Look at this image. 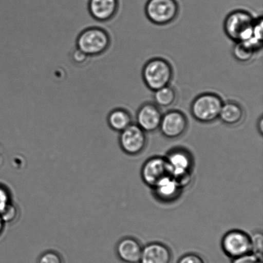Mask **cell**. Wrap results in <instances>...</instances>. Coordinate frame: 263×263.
I'll use <instances>...</instances> for the list:
<instances>
[{
  "mask_svg": "<svg viewBox=\"0 0 263 263\" xmlns=\"http://www.w3.org/2000/svg\"><path fill=\"white\" fill-rule=\"evenodd\" d=\"M174 77V69L166 59L156 58L144 64L142 70L144 84L152 91L170 86Z\"/></svg>",
  "mask_w": 263,
  "mask_h": 263,
  "instance_id": "6da1fadb",
  "label": "cell"
},
{
  "mask_svg": "<svg viewBox=\"0 0 263 263\" xmlns=\"http://www.w3.org/2000/svg\"><path fill=\"white\" fill-rule=\"evenodd\" d=\"M255 22L256 19L246 10H234L227 15L224 30L228 37L234 42H246L252 37Z\"/></svg>",
  "mask_w": 263,
  "mask_h": 263,
  "instance_id": "7a4b0ae2",
  "label": "cell"
},
{
  "mask_svg": "<svg viewBox=\"0 0 263 263\" xmlns=\"http://www.w3.org/2000/svg\"><path fill=\"white\" fill-rule=\"evenodd\" d=\"M223 104V100L219 95L205 92L193 100L190 107L191 114L198 122L213 123L218 119Z\"/></svg>",
  "mask_w": 263,
  "mask_h": 263,
  "instance_id": "3957f363",
  "label": "cell"
},
{
  "mask_svg": "<svg viewBox=\"0 0 263 263\" xmlns=\"http://www.w3.org/2000/svg\"><path fill=\"white\" fill-rule=\"evenodd\" d=\"M110 36L99 27H91L82 31L77 39V48L87 56L101 55L109 48Z\"/></svg>",
  "mask_w": 263,
  "mask_h": 263,
  "instance_id": "277c9868",
  "label": "cell"
},
{
  "mask_svg": "<svg viewBox=\"0 0 263 263\" xmlns=\"http://www.w3.org/2000/svg\"><path fill=\"white\" fill-rule=\"evenodd\" d=\"M166 159L173 177L184 189L190 184L192 179L193 159L192 154L184 148L172 149Z\"/></svg>",
  "mask_w": 263,
  "mask_h": 263,
  "instance_id": "5b68a950",
  "label": "cell"
},
{
  "mask_svg": "<svg viewBox=\"0 0 263 263\" xmlns=\"http://www.w3.org/2000/svg\"><path fill=\"white\" fill-rule=\"evenodd\" d=\"M144 12L149 22L157 25H166L176 19L179 7L176 0H148Z\"/></svg>",
  "mask_w": 263,
  "mask_h": 263,
  "instance_id": "8992f818",
  "label": "cell"
},
{
  "mask_svg": "<svg viewBox=\"0 0 263 263\" xmlns=\"http://www.w3.org/2000/svg\"><path fill=\"white\" fill-rule=\"evenodd\" d=\"M221 246L224 253L232 259L252 253L251 235L239 229L224 234Z\"/></svg>",
  "mask_w": 263,
  "mask_h": 263,
  "instance_id": "52a82bcc",
  "label": "cell"
},
{
  "mask_svg": "<svg viewBox=\"0 0 263 263\" xmlns=\"http://www.w3.org/2000/svg\"><path fill=\"white\" fill-rule=\"evenodd\" d=\"M119 142L121 148L126 154L138 156L146 148V133L139 126L132 123L124 130L121 132Z\"/></svg>",
  "mask_w": 263,
  "mask_h": 263,
  "instance_id": "ba28073f",
  "label": "cell"
},
{
  "mask_svg": "<svg viewBox=\"0 0 263 263\" xmlns=\"http://www.w3.org/2000/svg\"><path fill=\"white\" fill-rule=\"evenodd\" d=\"M170 175H172L171 172L164 157H152L146 160L141 170V176L144 184L151 188Z\"/></svg>",
  "mask_w": 263,
  "mask_h": 263,
  "instance_id": "9c48e42d",
  "label": "cell"
},
{
  "mask_svg": "<svg viewBox=\"0 0 263 263\" xmlns=\"http://www.w3.org/2000/svg\"><path fill=\"white\" fill-rule=\"evenodd\" d=\"M187 127L186 116L180 110H171L162 115L159 129L165 138L175 139L184 135Z\"/></svg>",
  "mask_w": 263,
  "mask_h": 263,
  "instance_id": "30bf717a",
  "label": "cell"
},
{
  "mask_svg": "<svg viewBox=\"0 0 263 263\" xmlns=\"http://www.w3.org/2000/svg\"><path fill=\"white\" fill-rule=\"evenodd\" d=\"M162 117L160 107L153 103L147 102L137 112L136 125L146 133H154L159 129Z\"/></svg>",
  "mask_w": 263,
  "mask_h": 263,
  "instance_id": "8fae6325",
  "label": "cell"
},
{
  "mask_svg": "<svg viewBox=\"0 0 263 263\" xmlns=\"http://www.w3.org/2000/svg\"><path fill=\"white\" fill-rule=\"evenodd\" d=\"M152 189L157 199L164 203H170L177 200L183 190L172 175L164 178Z\"/></svg>",
  "mask_w": 263,
  "mask_h": 263,
  "instance_id": "7c38bea8",
  "label": "cell"
},
{
  "mask_svg": "<svg viewBox=\"0 0 263 263\" xmlns=\"http://www.w3.org/2000/svg\"><path fill=\"white\" fill-rule=\"evenodd\" d=\"M172 258L168 247L160 242H152L143 247L139 263H170Z\"/></svg>",
  "mask_w": 263,
  "mask_h": 263,
  "instance_id": "4fadbf2b",
  "label": "cell"
},
{
  "mask_svg": "<svg viewBox=\"0 0 263 263\" xmlns=\"http://www.w3.org/2000/svg\"><path fill=\"white\" fill-rule=\"evenodd\" d=\"M119 9V0H89L88 10L91 16L100 22L114 17Z\"/></svg>",
  "mask_w": 263,
  "mask_h": 263,
  "instance_id": "5bb4252c",
  "label": "cell"
},
{
  "mask_svg": "<svg viewBox=\"0 0 263 263\" xmlns=\"http://www.w3.org/2000/svg\"><path fill=\"white\" fill-rule=\"evenodd\" d=\"M143 246L138 239L127 237L119 241L117 247L118 258L123 263H139Z\"/></svg>",
  "mask_w": 263,
  "mask_h": 263,
  "instance_id": "9a60e30c",
  "label": "cell"
},
{
  "mask_svg": "<svg viewBox=\"0 0 263 263\" xmlns=\"http://www.w3.org/2000/svg\"><path fill=\"white\" fill-rule=\"evenodd\" d=\"M245 110L238 102L228 101L223 103L218 119L228 126H236L243 122Z\"/></svg>",
  "mask_w": 263,
  "mask_h": 263,
  "instance_id": "2e32d148",
  "label": "cell"
},
{
  "mask_svg": "<svg viewBox=\"0 0 263 263\" xmlns=\"http://www.w3.org/2000/svg\"><path fill=\"white\" fill-rule=\"evenodd\" d=\"M107 122L112 130L121 133L133 123V118L128 110L116 108L108 115Z\"/></svg>",
  "mask_w": 263,
  "mask_h": 263,
  "instance_id": "e0dca14e",
  "label": "cell"
},
{
  "mask_svg": "<svg viewBox=\"0 0 263 263\" xmlns=\"http://www.w3.org/2000/svg\"><path fill=\"white\" fill-rule=\"evenodd\" d=\"M154 104L159 107H171L177 100V92L174 88L167 86L154 91Z\"/></svg>",
  "mask_w": 263,
  "mask_h": 263,
  "instance_id": "ac0fdd59",
  "label": "cell"
},
{
  "mask_svg": "<svg viewBox=\"0 0 263 263\" xmlns=\"http://www.w3.org/2000/svg\"><path fill=\"white\" fill-rule=\"evenodd\" d=\"M257 51L247 42L236 43L233 48V55L241 63H248L253 59Z\"/></svg>",
  "mask_w": 263,
  "mask_h": 263,
  "instance_id": "d6986e66",
  "label": "cell"
},
{
  "mask_svg": "<svg viewBox=\"0 0 263 263\" xmlns=\"http://www.w3.org/2000/svg\"><path fill=\"white\" fill-rule=\"evenodd\" d=\"M262 16L256 20L252 37L248 41H246L254 47L257 52L261 50L262 46Z\"/></svg>",
  "mask_w": 263,
  "mask_h": 263,
  "instance_id": "ffe728a7",
  "label": "cell"
},
{
  "mask_svg": "<svg viewBox=\"0 0 263 263\" xmlns=\"http://www.w3.org/2000/svg\"><path fill=\"white\" fill-rule=\"evenodd\" d=\"M252 253L262 257L263 235L261 231H256L251 235Z\"/></svg>",
  "mask_w": 263,
  "mask_h": 263,
  "instance_id": "44dd1931",
  "label": "cell"
},
{
  "mask_svg": "<svg viewBox=\"0 0 263 263\" xmlns=\"http://www.w3.org/2000/svg\"><path fill=\"white\" fill-rule=\"evenodd\" d=\"M37 263H64L60 254L54 251L44 252L39 257Z\"/></svg>",
  "mask_w": 263,
  "mask_h": 263,
  "instance_id": "7402d4cb",
  "label": "cell"
},
{
  "mask_svg": "<svg viewBox=\"0 0 263 263\" xmlns=\"http://www.w3.org/2000/svg\"><path fill=\"white\" fill-rule=\"evenodd\" d=\"M17 213V208L11 203L0 214V216L4 223H11L16 219Z\"/></svg>",
  "mask_w": 263,
  "mask_h": 263,
  "instance_id": "603a6c76",
  "label": "cell"
},
{
  "mask_svg": "<svg viewBox=\"0 0 263 263\" xmlns=\"http://www.w3.org/2000/svg\"><path fill=\"white\" fill-rule=\"evenodd\" d=\"M177 263H207L200 255L196 253H187L183 255L178 260Z\"/></svg>",
  "mask_w": 263,
  "mask_h": 263,
  "instance_id": "cb8c5ba5",
  "label": "cell"
},
{
  "mask_svg": "<svg viewBox=\"0 0 263 263\" xmlns=\"http://www.w3.org/2000/svg\"><path fill=\"white\" fill-rule=\"evenodd\" d=\"M11 203L9 191L3 185H0V214Z\"/></svg>",
  "mask_w": 263,
  "mask_h": 263,
  "instance_id": "d4e9b609",
  "label": "cell"
},
{
  "mask_svg": "<svg viewBox=\"0 0 263 263\" xmlns=\"http://www.w3.org/2000/svg\"><path fill=\"white\" fill-rule=\"evenodd\" d=\"M231 263H262V260L261 257L250 253L233 259Z\"/></svg>",
  "mask_w": 263,
  "mask_h": 263,
  "instance_id": "484cf974",
  "label": "cell"
},
{
  "mask_svg": "<svg viewBox=\"0 0 263 263\" xmlns=\"http://www.w3.org/2000/svg\"><path fill=\"white\" fill-rule=\"evenodd\" d=\"M257 129L259 132L260 134L262 135L263 133V118L261 117L259 118L258 122H257Z\"/></svg>",
  "mask_w": 263,
  "mask_h": 263,
  "instance_id": "4316f807",
  "label": "cell"
},
{
  "mask_svg": "<svg viewBox=\"0 0 263 263\" xmlns=\"http://www.w3.org/2000/svg\"><path fill=\"white\" fill-rule=\"evenodd\" d=\"M4 221H3L1 216H0V235H1L3 231H4Z\"/></svg>",
  "mask_w": 263,
  "mask_h": 263,
  "instance_id": "83f0119b",
  "label": "cell"
}]
</instances>
